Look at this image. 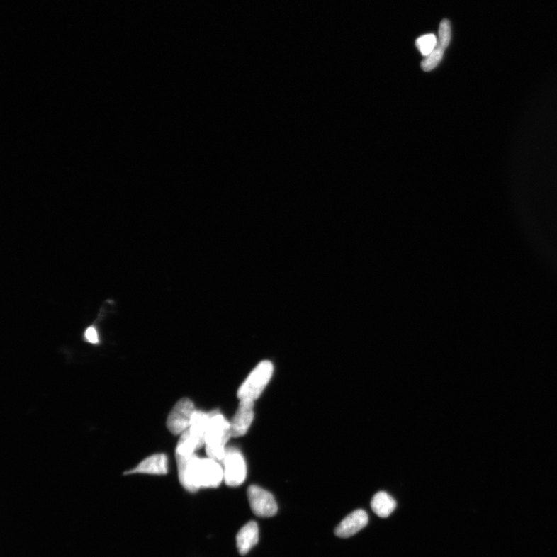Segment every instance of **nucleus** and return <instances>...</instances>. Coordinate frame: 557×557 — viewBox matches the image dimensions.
Listing matches in <instances>:
<instances>
[{
  "label": "nucleus",
  "instance_id": "nucleus-14",
  "mask_svg": "<svg viewBox=\"0 0 557 557\" xmlns=\"http://www.w3.org/2000/svg\"><path fill=\"white\" fill-rule=\"evenodd\" d=\"M437 41V37L430 33V35L420 37L416 41V45L422 55L427 57L434 52Z\"/></svg>",
  "mask_w": 557,
  "mask_h": 557
},
{
  "label": "nucleus",
  "instance_id": "nucleus-2",
  "mask_svg": "<svg viewBox=\"0 0 557 557\" xmlns=\"http://www.w3.org/2000/svg\"><path fill=\"white\" fill-rule=\"evenodd\" d=\"M231 437L230 421L218 410L210 412L205 444L208 457L223 461L227 449L226 444Z\"/></svg>",
  "mask_w": 557,
  "mask_h": 557
},
{
  "label": "nucleus",
  "instance_id": "nucleus-13",
  "mask_svg": "<svg viewBox=\"0 0 557 557\" xmlns=\"http://www.w3.org/2000/svg\"><path fill=\"white\" fill-rule=\"evenodd\" d=\"M371 509L381 518H387L396 508V502L393 497L385 492L376 493L371 502Z\"/></svg>",
  "mask_w": 557,
  "mask_h": 557
},
{
  "label": "nucleus",
  "instance_id": "nucleus-11",
  "mask_svg": "<svg viewBox=\"0 0 557 557\" xmlns=\"http://www.w3.org/2000/svg\"><path fill=\"white\" fill-rule=\"evenodd\" d=\"M259 541V527L257 523L251 521L244 525L236 536V544L240 553L247 554Z\"/></svg>",
  "mask_w": 557,
  "mask_h": 557
},
{
  "label": "nucleus",
  "instance_id": "nucleus-15",
  "mask_svg": "<svg viewBox=\"0 0 557 557\" xmlns=\"http://www.w3.org/2000/svg\"><path fill=\"white\" fill-rule=\"evenodd\" d=\"M84 337H86L87 342L91 344L99 343L98 333L96 329L93 327H90L87 329L86 334H84Z\"/></svg>",
  "mask_w": 557,
  "mask_h": 557
},
{
  "label": "nucleus",
  "instance_id": "nucleus-3",
  "mask_svg": "<svg viewBox=\"0 0 557 557\" xmlns=\"http://www.w3.org/2000/svg\"><path fill=\"white\" fill-rule=\"evenodd\" d=\"M274 374V365L269 361H264L252 370L246 381L241 385L237 393L238 398L255 401L265 390Z\"/></svg>",
  "mask_w": 557,
  "mask_h": 557
},
{
  "label": "nucleus",
  "instance_id": "nucleus-9",
  "mask_svg": "<svg viewBox=\"0 0 557 557\" xmlns=\"http://www.w3.org/2000/svg\"><path fill=\"white\" fill-rule=\"evenodd\" d=\"M368 522V514L365 510H357L345 517L335 529L337 536L349 538L364 529Z\"/></svg>",
  "mask_w": 557,
  "mask_h": 557
},
{
  "label": "nucleus",
  "instance_id": "nucleus-6",
  "mask_svg": "<svg viewBox=\"0 0 557 557\" xmlns=\"http://www.w3.org/2000/svg\"><path fill=\"white\" fill-rule=\"evenodd\" d=\"M252 511L259 517H272L278 510L274 495L257 485H251L247 491Z\"/></svg>",
  "mask_w": 557,
  "mask_h": 557
},
{
  "label": "nucleus",
  "instance_id": "nucleus-12",
  "mask_svg": "<svg viewBox=\"0 0 557 557\" xmlns=\"http://www.w3.org/2000/svg\"><path fill=\"white\" fill-rule=\"evenodd\" d=\"M210 420V412L196 410L193 413L189 432L201 449L206 444V434Z\"/></svg>",
  "mask_w": 557,
  "mask_h": 557
},
{
  "label": "nucleus",
  "instance_id": "nucleus-1",
  "mask_svg": "<svg viewBox=\"0 0 557 557\" xmlns=\"http://www.w3.org/2000/svg\"><path fill=\"white\" fill-rule=\"evenodd\" d=\"M177 470L182 486L190 493L201 488H217L224 480L223 467L212 458H199L191 456L176 455Z\"/></svg>",
  "mask_w": 557,
  "mask_h": 557
},
{
  "label": "nucleus",
  "instance_id": "nucleus-4",
  "mask_svg": "<svg viewBox=\"0 0 557 557\" xmlns=\"http://www.w3.org/2000/svg\"><path fill=\"white\" fill-rule=\"evenodd\" d=\"M222 462L225 483L230 487L243 484L247 478V468L242 454L235 447H227Z\"/></svg>",
  "mask_w": 557,
  "mask_h": 557
},
{
  "label": "nucleus",
  "instance_id": "nucleus-5",
  "mask_svg": "<svg viewBox=\"0 0 557 557\" xmlns=\"http://www.w3.org/2000/svg\"><path fill=\"white\" fill-rule=\"evenodd\" d=\"M196 410L195 404L188 398H183L177 402L167 421V426L170 432L174 435H181L189 429L193 413Z\"/></svg>",
  "mask_w": 557,
  "mask_h": 557
},
{
  "label": "nucleus",
  "instance_id": "nucleus-8",
  "mask_svg": "<svg viewBox=\"0 0 557 557\" xmlns=\"http://www.w3.org/2000/svg\"><path fill=\"white\" fill-rule=\"evenodd\" d=\"M254 402L250 400H241L237 411L230 421L232 437L246 434L254 418Z\"/></svg>",
  "mask_w": 557,
  "mask_h": 557
},
{
  "label": "nucleus",
  "instance_id": "nucleus-10",
  "mask_svg": "<svg viewBox=\"0 0 557 557\" xmlns=\"http://www.w3.org/2000/svg\"><path fill=\"white\" fill-rule=\"evenodd\" d=\"M168 472V458L164 454H156L141 461L136 468L124 475L145 474L164 476Z\"/></svg>",
  "mask_w": 557,
  "mask_h": 557
},
{
  "label": "nucleus",
  "instance_id": "nucleus-7",
  "mask_svg": "<svg viewBox=\"0 0 557 557\" xmlns=\"http://www.w3.org/2000/svg\"><path fill=\"white\" fill-rule=\"evenodd\" d=\"M451 38V23L449 20H443L440 24V28H439V40L435 49L421 64L422 69L424 71H432L441 62L445 50L450 44Z\"/></svg>",
  "mask_w": 557,
  "mask_h": 557
}]
</instances>
